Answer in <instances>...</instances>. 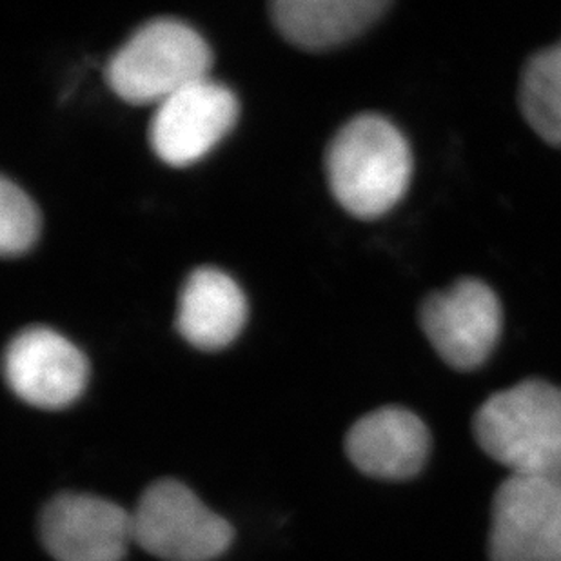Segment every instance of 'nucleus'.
Listing matches in <instances>:
<instances>
[{"label": "nucleus", "instance_id": "2", "mask_svg": "<svg viewBox=\"0 0 561 561\" xmlns=\"http://www.w3.org/2000/svg\"><path fill=\"white\" fill-rule=\"evenodd\" d=\"M472 431L511 477L561 478V387L519 381L478 409Z\"/></svg>", "mask_w": 561, "mask_h": 561}, {"label": "nucleus", "instance_id": "9", "mask_svg": "<svg viewBox=\"0 0 561 561\" xmlns=\"http://www.w3.org/2000/svg\"><path fill=\"white\" fill-rule=\"evenodd\" d=\"M41 538L57 561H121L133 541L131 514L91 494H59L43 511Z\"/></svg>", "mask_w": 561, "mask_h": 561}, {"label": "nucleus", "instance_id": "12", "mask_svg": "<svg viewBox=\"0 0 561 561\" xmlns=\"http://www.w3.org/2000/svg\"><path fill=\"white\" fill-rule=\"evenodd\" d=\"M271 19L286 41L325 51L366 32L389 8L387 0H275Z\"/></svg>", "mask_w": 561, "mask_h": 561}, {"label": "nucleus", "instance_id": "1", "mask_svg": "<svg viewBox=\"0 0 561 561\" xmlns=\"http://www.w3.org/2000/svg\"><path fill=\"white\" fill-rule=\"evenodd\" d=\"M334 198L358 218H378L402 201L413 173V154L400 129L375 113L340 127L325 151Z\"/></svg>", "mask_w": 561, "mask_h": 561}, {"label": "nucleus", "instance_id": "4", "mask_svg": "<svg viewBox=\"0 0 561 561\" xmlns=\"http://www.w3.org/2000/svg\"><path fill=\"white\" fill-rule=\"evenodd\" d=\"M131 522L133 541L164 561H211L233 541L228 519L176 480L153 483L138 500Z\"/></svg>", "mask_w": 561, "mask_h": 561}, {"label": "nucleus", "instance_id": "10", "mask_svg": "<svg viewBox=\"0 0 561 561\" xmlns=\"http://www.w3.org/2000/svg\"><path fill=\"white\" fill-rule=\"evenodd\" d=\"M345 450L367 477L409 480L430 458L431 433L409 409L389 405L366 414L351 427Z\"/></svg>", "mask_w": 561, "mask_h": 561}, {"label": "nucleus", "instance_id": "5", "mask_svg": "<svg viewBox=\"0 0 561 561\" xmlns=\"http://www.w3.org/2000/svg\"><path fill=\"white\" fill-rule=\"evenodd\" d=\"M491 561H561V478L508 477L493 500Z\"/></svg>", "mask_w": 561, "mask_h": 561}, {"label": "nucleus", "instance_id": "6", "mask_svg": "<svg viewBox=\"0 0 561 561\" xmlns=\"http://www.w3.org/2000/svg\"><path fill=\"white\" fill-rule=\"evenodd\" d=\"M239 99L217 80H196L160 102L149 142L165 164L184 168L204 159L239 118Z\"/></svg>", "mask_w": 561, "mask_h": 561}, {"label": "nucleus", "instance_id": "7", "mask_svg": "<svg viewBox=\"0 0 561 561\" xmlns=\"http://www.w3.org/2000/svg\"><path fill=\"white\" fill-rule=\"evenodd\" d=\"M420 318L436 353L458 371L483 366L502 333V304L491 287L474 278L431 295Z\"/></svg>", "mask_w": 561, "mask_h": 561}, {"label": "nucleus", "instance_id": "3", "mask_svg": "<svg viewBox=\"0 0 561 561\" xmlns=\"http://www.w3.org/2000/svg\"><path fill=\"white\" fill-rule=\"evenodd\" d=\"M213 54L201 33L170 16L133 32L106 68L107 84L129 104L165 101L184 85L206 79Z\"/></svg>", "mask_w": 561, "mask_h": 561}, {"label": "nucleus", "instance_id": "13", "mask_svg": "<svg viewBox=\"0 0 561 561\" xmlns=\"http://www.w3.org/2000/svg\"><path fill=\"white\" fill-rule=\"evenodd\" d=\"M519 107L547 144L561 146V43L533 55L525 64Z\"/></svg>", "mask_w": 561, "mask_h": 561}, {"label": "nucleus", "instance_id": "8", "mask_svg": "<svg viewBox=\"0 0 561 561\" xmlns=\"http://www.w3.org/2000/svg\"><path fill=\"white\" fill-rule=\"evenodd\" d=\"M88 375L82 351L54 329H24L5 347V381L33 408H68L84 392Z\"/></svg>", "mask_w": 561, "mask_h": 561}, {"label": "nucleus", "instance_id": "14", "mask_svg": "<svg viewBox=\"0 0 561 561\" xmlns=\"http://www.w3.org/2000/svg\"><path fill=\"white\" fill-rule=\"evenodd\" d=\"M41 234V215L32 198L11 182L0 181V253L5 259L32 250Z\"/></svg>", "mask_w": 561, "mask_h": 561}, {"label": "nucleus", "instance_id": "11", "mask_svg": "<svg viewBox=\"0 0 561 561\" xmlns=\"http://www.w3.org/2000/svg\"><path fill=\"white\" fill-rule=\"evenodd\" d=\"M248 318L239 284L215 267H198L182 287L176 329L198 350L217 351L237 340Z\"/></svg>", "mask_w": 561, "mask_h": 561}]
</instances>
